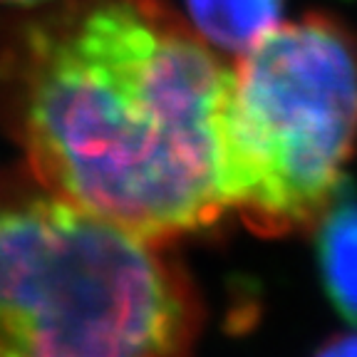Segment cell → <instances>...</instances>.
<instances>
[{
    "instance_id": "cell-1",
    "label": "cell",
    "mask_w": 357,
    "mask_h": 357,
    "mask_svg": "<svg viewBox=\"0 0 357 357\" xmlns=\"http://www.w3.org/2000/svg\"><path fill=\"white\" fill-rule=\"evenodd\" d=\"M226 75L167 0H60L0 40V127L45 189L169 243L226 213Z\"/></svg>"
},
{
    "instance_id": "cell-2",
    "label": "cell",
    "mask_w": 357,
    "mask_h": 357,
    "mask_svg": "<svg viewBox=\"0 0 357 357\" xmlns=\"http://www.w3.org/2000/svg\"><path fill=\"white\" fill-rule=\"evenodd\" d=\"M201 320L167 241L0 169V357H194Z\"/></svg>"
},
{
    "instance_id": "cell-3",
    "label": "cell",
    "mask_w": 357,
    "mask_h": 357,
    "mask_svg": "<svg viewBox=\"0 0 357 357\" xmlns=\"http://www.w3.org/2000/svg\"><path fill=\"white\" fill-rule=\"evenodd\" d=\"M357 144V35L328 13L283 20L229 67L216 114L226 211L253 234L320 221Z\"/></svg>"
},
{
    "instance_id": "cell-4",
    "label": "cell",
    "mask_w": 357,
    "mask_h": 357,
    "mask_svg": "<svg viewBox=\"0 0 357 357\" xmlns=\"http://www.w3.org/2000/svg\"><path fill=\"white\" fill-rule=\"evenodd\" d=\"M186 22L216 52L236 55L283 22L285 0H184Z\"/></svg>"
},
{
    "instance_id": "cell-5",
    "label": "cell",
    "mask_w": 357,
    "mask_h": 357,
    "mask_svg": "<svg viewBox=\"0 0 357 357\" xmlns=\"http://www.w3.org/2000/svg\"><path fill=\"white\" fill-rule=\"evenodd\" d=\"M318 263L328 298L357 325V201L335 199L320 216Z\"/></svg>"
},
{
    "instance_id": "cell-6",
    "label": "cell",
    "mask_w": 357,
    "mask_h": 357,
    "mask_svg": "<svg viewBox=\"0 0 357 357\" xmlns=\"http://www.w3.org/2000/svg\"><path fill=\"white\" fill-rule=\"evenodd\" d=\"M315 357H357V333L337 335L333 340H328Z\"/></svg>"
},
{
    "instance_id": "cell-7",
    "label": "cell",
    "mask_w": 357,
    "mask_h": 357,
    "mask_svg": "<svg viewBox=\"0 0 357 357\" xmlns=\"http://www.w3.org/2000/svg\"><path fill=\"white\" fill-rule=\"evenodd\" d=\"M55 3H60V0H0L3 8H13V10H25V13L43 10V8H50Z\"/></svg>"
}]
</instances>
